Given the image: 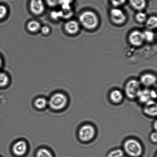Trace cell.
Returning <instances> with one entry per match:
<instances>
[{"label": "cell", "instance_id": "6da1fadb", "mask_svg": "<svg viewBox=\"0 0 157 157\" xmlns=\"http://www.w3.org/2000/svg\"><path fill=\"white\" fill-rule=\"evenodd\" d=\"M79 20L82 25L88 30L96 28L98 24L97 15L90 11H86L82 13L80 15Z\"/></svg>", "mask_w": 157, "mask_h": 157}, {"label": "cell", "instance_id": "7a4b0ae2", "mask_svg": "<svg viewBox=\"0 0 157 157\" xmlns=\"http://www.w3.org/2000/svg\"><path fill=\"white\" fill-rule=\"evenodd\" d=\"M124 151L129 156L138 157L142 154L143 147L137 140L132 138L127 140L124 143Z\"/></svg>", "mask_w": 157, "mask_h": 157}, {"label": "cell", "instance_id": "3957f363", "mask_svg": "<svg viewBox=\"0 0 157 157\" xmlns=\"http://www.w3.org/2000/svg\"><path fill=\"white\" fill-rule=\"evenodd\" d=\"M67 97L61 93L54 94L51 97L48 104L52 109L55 110H60L67 105Z\"/></svg>", "mask_w": 157, "mask_h": 157}, {"label": "cell", "instance_id": "277c9868", "mask_svg": "<svg viewBox=\"0 0 157 157\" xmlns=\"http://www.w3.org/2000/svg\"><path fill=\"white\" fill-rule=\"evenodd\" d=\"M141 89V84L140 82L136 80L132 79L126 84L124 92L128 98L130 99H134L137 98Z\"/></svg>", "mask_w": 157, "mask_h": 157}, {"label": "cell", "instance_id": "5b68a950", "mask_svg": "<svg viewBox=\"0 0 157 157\" xmlns=\"http://www.w3.org/2000/svg\"><path fill=\"white\" fill-rule=\"evenodd\" d=\"M96 133L94 126L90 124H86L82 126L78 131V137L83 142H88L94 137Z\"/></svg>", "mask_w": 157, "mask_h": 157}, {"label": "cell", "instance_id": "8992f818", "mask_svg": "<svg viewBox=\"0 0 157 157\" xmlns=\"http://www.w3.org/2000/svg\"><path fill=\"white\" fill-rule=\"evenodd\" d=\"M110 17L112 22L118 25L124 24L127 19L124 12L121 9L117 8L111 10Z\"/></svg>", "mask_w": 157, "mask_h": 157}, {"label": "cell", "instance_id": "52a82bcc", "mask_svg": "<svg viewBox=\"0 0 157 157\" xmlns=\"http://www.w3.org/2000/svg\"><path fill=\"white\" fill-rule=\"evenodd\" d=\"M128 39L130 44L136 47L142 45L144 41L142 32L138 30L132 32L129 35Z\"/></svg>", "mask_w": 157, "mask_h": 157}, {"label": "cell", "instance_id": "ba28073f", "mask_svg": "<svg viewBox=\"0 0 157 157\" xmlns=\"http://www.w3.org/2000/svg\"><path fill=\"white\" fill-rule=\"evenodd\" d=\"M144 110L146 114L151 117H156L157 114V105L153 99H151L144 104Z\"/></svg>", "mask_w": 157, "mask_h": 157}, {"label": "cell", "instance_id": "9c48e42d", "mask_svg": "<svg viewBox=\"0 0 157 157\" xmlns=\"http://www.w3.org/2000/svg\"><path fill=\"white\" fill-rule=\"evenodd\" d=\"M30 8L32 13L35 15L41 14L44 12V7L42 0H31Z\"/></svg>", "mask_w": 157, "mask_h": 157}, {"label": "cell", "instance_id": "30bf717a", "mask_svg": "<svg viewBox=\"0 0 157 157\" xmlns=\"http://www.w3.org/2000/svg\"><path fill=\"white\" fill-rule=\"evenodd\" d=\"M156 76L151 74L147 73L143 75L140 79V83L147 87H151L156 84Z\"/></svg>", "mask_w": 157, "mask_h": 157}, {"label": "cell", "instance_id": "8fae6325", "mask_svg": "<svg viewBox=\"0 0 157 157\" xmlns=\"http://www.w3.org/2000/svg\"><path fill=\"white\" fill-rule=\"evenodd\" d=\"M27 150V144L24 141H18L13 146V152L18 156H21L24 155Z\"/></svg>", "mask_w": 157, "mask_h": 157}, {"label": "cell", "instance_id": "7c38bea8", "mask_svg": "<svg viewBox=\"0 0 157 157\" xmlns=\"http://www.w3.org/2000/svg\"><path fill=\"white\" fill-rule=\"evenodd\" d=\"M65 29L67 33L70 34H75L79 30V25L75 21H71L66 23Z\"/></svg>", "mask_w": 157, "mask_h": 157}, {"label": "cell", "instance_id": "4fadbf2b", "mask_svg": "<svg viewBox=\"0 0 157 157\" xmlns=\"http://www.w3.org/2000/svg\"><path fill=\"white\" fill-rule=\"evenodd\" d=\"M140 102L145 104L147 101L151 99L150 94V90L148 89H141L137 97Z\"/></svg>", "mask_w": 157, "mask_h": 157}, {"label": "cell", "instance_id": "5bb4252c", "mask_svg": "<svg viewBox=\"0 0 157 157\" xmlns=\"http://www.w3.org/2000/svg\"><path fill=\"white\" fill-rule=\"evenodd\" d=\"M111 101L115 104H119L122 101L124 95L121 91L118 90H112L110 94Z\"/></svg>", "mask_w": 157, "mask_h": 157}, {"label": "cell", "instance_id": "9a60e30c", "mask_svg": "<svg viewBox=\"0 0 157 157\" xmlns=\"http://www.w3.org/2000/svg\"><path fill=\"white\" fill-rule=\"evenodd\" d=\"M131 6L136 10H141L145 7V0H130Z\"/></svg>", "mask_w": 157, "mask_h": 157}, {"label": "cell", "instance_id": "2e32d148", "mask_svg": "<svg viewBox=\"0 0 157 157\" xmlns=\"http://www.w3.org/2000/svg\"><path fill=\"white\" fill-rule=\"evenodd\" d=\"M48 104V101L45 98H41L35 100V105L37 108L42 109L46 107Z\"/></svg>", "mask_w": 157, "mask_h": 157}, {"label": "cell", "instance_id": "e0dca14e", "mask_svg": "<svg viewBox=\"0 0 157 157\" xmlns=\"http://www.w3.org/2000/svg\"><path fill=\"white\" fill-rule=\"evenodd\" d=\"M157 26V18L156 17H150L146 22V26L147 29L150 30L156 28Z\"/></svg>", "mask_w": 157, "mask_h": 157}, {"label": "cell", "instance_id": "ac0fdd59", "mask_svg": "<svg viewBox=\"0 0 157 157\" xmlns=\"http://www.w3.org/2000/svg\"><path fill=\"white\" fill-rule=\"evenodd\" d=\"M27 28L30 31L34 32L38 31L40 28V25L36 21H32L29 23Z\"/></svg>", "mask_w": 157, "mask_h": 157}, {"label": "cell", "instance_id": "d6986e66", "mask_svg": "<svg viewBox=\"0 0 157 157\" xmlns=\"http://www.w3.org/2000/svg\"><path fill=\"white\" fill-rule=\"evenodd\" d=\"M144 40L151 42L154 39L155 34L150 30H146L143 33Z\"/></svg>", "mask_w": 157, "mask_h": 157}, {"label": "cell", "instance_id": "ffe728a7", "mask_svg": "<svg viewBox=\"0 0 157 157\" xmlns=\"http://www.w3.org/2000/svg\"><path fill=\"white\" fill-rule=\"evenodd\" d=\"M37 157H53L47 149L42 148L40 149L37 153Z\"/></svg>", "mask_w": 157, "mask_h": 157}, {"label": "cell", "instance_id": "44dd1931", "mask_svg": "<svg viewBox=\"0 0 157 157\" xmlns=\"http://www.w3.org/2000/svg\"><path fill=\"white\" fill-rule=\"evenodd\" d=\"M124 155V152L120 149H117L111 151L109 153L108 157H122Z\"/></svg>", "mask_w": 157, "mask_h": 157}, {"label": "cell", "instance_id": "7402d4cb", "mask_svg": "<svg viewBox=\"0 0 157 157\" xmlns=\"http://www.w3.org/2000/svg\"><path fill=\"white\" fill-rule=\"evenodd\" d=\"M9 78L6 74L0 73V87H4L8 84Z\"/></svg>", "mask_w": 157, "mask_h": 157}, {"label": "cell", "instance_id": "603a6c76", "mask_svg": "<svg viewBox=\"0 0 157 157\" xmlns=\"http://www.w3.org/2000/svg\"><path fill=\"white\" fill-rule=\"evenodd\" d=\"M70 0H60L59 4L62 6L64 10L67 12H71V10Z\"/></svg>", "mask_w": 157, "mask_h": 157}, {"label": "cell", "instance_id": "cb8c5ba5", "mask_svg": "<svg viewBox=\"0 0 157 157\" xmlns=\"http://www.w3.org/2000/svg\"><path fill=\"white\" fill-rule=\"evenodd\" d=\"M136 21L140 23H143L147 19V15L143 12H139L136 15Z\"/></svg>", "mask_w": 157, "mask_h": 157}, {"label": "cell", "instance_id": "d4e9b609", "mask_svg": "<svg viewBox=\"0 0 157 157\" xmlns=\"http://www.w3.org/2000/svg\"><path fill=\"white\" fill-rule=\"evenodd\" d=\"M7 13V9L5 6H0V19L4 18Z\"/></svg>", "mask_w": 157, "mask_h": 157}, {"label": "cell", "instance_id": "484cf974", "mask_svg": "<svg viewBox=\"0 0 157 157\" xmlns=\"http://www.w3.org/2000/svg\"><path fill=\"white\" fill-rule=\"evenodd\" d=\"M112 4L115 7L121 5L125 2L126 0H111Z\"/></svg>", "mask_w": 157, "mask_h": 157}, {"label": "cell", "instance_id": "4316f807", "mask_svg": "<svg viewBox=\"0 0 157 157\" xmlns=\"http://www.w3.org/2000/svg\"><path fill=\"white\" fill-rule=\"evenodd\" d=\"M48 4L51 7H54L59 4L60 0H46Z\"/></svg>", "mask_w": 157, "mask_h": 157}, {"label": "cell", "instance_id": "83f0119b", "mask_svg": "<svg viewBox=\"0 0 157 157\" xmlns=\"http://www.w3.org/2000/svg\"><path fill=\"white\" fill-rule=\"evenodd\" d=\"M151 140L154 143H156L157 140V134L156 132H153L150 135Z\"/></svg>", "mask_w": 157, "mask_h": 157}, {"label": "cell", "instance_id": "f1b7e54d", "mask_svg": "<svg viewBox=\"0 0 157 157\" xmlns=\"http://www.w3.org/2000/svg\"><path fill=\"white\" fill-rule=\"evenodd\" d=\"M63 16V12H53L52 13V16L54 18H57L59 17Z\"/></svg>", "mask_w": 157, "mask_h": 157}, {"label": "cell", "instance_id": "f546056e", "mask_svg": "<svg viewBox=\"0 0 157 157\" xmlns=\"http://www.w3.org/2000/svg\"><path fill=\"white\" fill-rule=\"evenodd\" d=\"M41 32L44 35L48 34L50 32V29L47 26H44L41 29Z\"/></svg>", "mask_w": 157, "mask_h": 157}, {"label": "cell", "instance_id": "4dcf8cb0", "mask_svg": "<svg viewBox=\"0 0 157 157\" xmlns=\"http://www.w3.org/2000/svg\"><path fill=\"white\" fill-rule=\"evenodd\" d=\"M150 94L151 99L157 98L156 91L155 90H150Z\"/></svg>", "mask_w": 157, "mask_h": 157}, {"label": "cell", "instance_id": "1f68e13d", "mask_svg": "<svg viewBox=\"0 0 157 157\" xmlns=\"http://www.w3.org/2000/svg\"><path fill=\"white\" fill-rule=\"evenodd\" d=\"M157 123L156 121H155V122L154 123V129H155V130H156L157 129Z\"/></svg>", "mask_w": 157, "mask_h": 157}, {"label": "cell", "instance_id": "d6a6232c", "mask_svg": "<svg viewBox=\"0 0 157 157\" xmlns=\"http://www.w3.org/2000/svg\"><path fill=\"white\" fill-rule=\"evenodd\" d=\"M2 64V61L1 58H0V68L1 67Z\"/></svg>", "mask_w": 157, "mask_h": 157}]
</instances>
